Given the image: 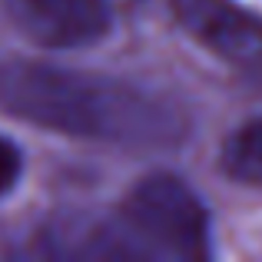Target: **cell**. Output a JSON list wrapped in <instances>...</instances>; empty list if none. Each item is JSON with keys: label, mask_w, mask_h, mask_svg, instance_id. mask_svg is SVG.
Listing matches in <instances>:
<instances>
[{"label": "cell", "mask_w": 262, "mask_h": 262, "mask_svg": "<svg viewBox=\"0 0 262 262\" xmlns=\"http://www.w3.org/2000/svg\"><path fill=\"white\" fill-rule=\"evenodd\" d=\"M0 110L50 133L123 146H169L186 133L183 113L146 90L33 60L0 63Z\"/></svg>", "instance_id": "6da1fadb"}, {"label": "cell", "mask_w": 262, "mask_h": 262, "mask_svg": "<svg viewBox=\"0 0 262 262\" xmlns=\"http://www.w3.org/2000/svg\"><path fill=\"white\" fill-rule=\"evenodd\" d=\"M100 256L113 259H206L209 216L199 196L173 173H153L120 203L116 229L100 236Z\"/></svg>", "instance_id": "7a4b0ae2"}, {"label": "cell", "mask_w": 262, "mask_h": 262, "mask_svg": "<svg viewBox=\"0 0 262 262\" xmlns=\"http://www.w3.org/2000/svg\"><path fill=\"white\" fill-rule=\"evenodd\" d=\"M10 24L50 50H77L103 40L113 27L103 0H4Z\"/></svg>", "instance_id": "3957f363"}, {"label": "cell", "mask_w": 262, "mask_h": 262, "mask_svg": "<svg viewBox=\"0 0 262 262\" xmlns=\"http://www.w3.org/2000/svg\"><path fill=\"white\" fill-rule=\"evenodd\" d=\"M173 13L186 33L209 53L236 67L262 60V17L232 0H173Z\"/></svg>", "instance_id": "277c9868"}, {"label": "cell", "mask_w": 262, "mask_h": 262, "mask_svg": "<svg viewBox=\"0 0 262 262\" xmlns=\"http://www.w3.org/2000/svg\"><path fill=\"white\" fill-rule=\"evenodd\" d=\"M219 166L229 179L243 186H262V116L246 120L226 136Z\"/></svg>", "instance_id": "5b68a950"}, {"label": "cell", "mask_w": 262, "mask_h": 262, "mask_svg": "<svg viewBox=\"0 0 262 262\" xmlns=\"http://www.w3.org/2000/svg\"><path fill=\"white\" fill-rule=\"evenodd\" d=\"M20 169H24L20 149L13 146L10 140H4V136H0V196H7V192H10L13 186H17Z\"/></svg>", "instance_id": "8992f818"}]
</instances>
